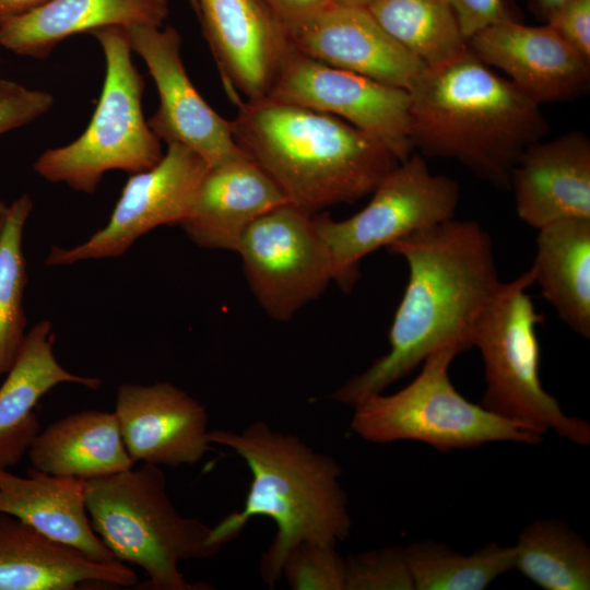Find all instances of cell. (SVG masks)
I'll return each instance as SVG.
<instances>
[{
	"instance_id": "3957f363",
	"label": "cell",
	"mask_w": 590,
	"mask_h": 590,
	"mask_svg": "<svg viewBox=\"0 0 590 590\" xmlns=\"http://www.w3.org/2000/svg\"><path fill=\"white\" fill-rule=\"evenodd\" d=\"M408 92L413 150L456 160L497 188L509 189L523 151L550 131L541 105L468 47L425 67Z\"/></svg>"
},
{
	"instance_id": "4dcf8cb0",
	"label": "cell",
	"mask_w": 590,
	"mask_h": 590,
	"mask_svg": "<svg viewBox=\"0 0 590 590\" xmlns=\"http://www.w3.org/2000/svg\"><path fill=\"white\" fill-rule=\"evenodd\" d=\"M345 590H414L404 548L388 546L345 558Z\"/></svg>"
},
{
	"instance_id": "ffe728a7",
	"label": "cell",
	"mask_w": 590,
	"mask_h": 590,
	"mask_svg": "<svg viewBox=\"0 0 590 590\" xmlns=\"http://www.w3.org/2000/svg\"><path fill=\"white\" fill-rule=\"evenodd\" d=\"M287 202L272 178L243 155L209 167L180 226L200 247L236 252L255 221Z\"/></svg>"
},
{
	"instance_id": "d6986e66",
	"label": "cell",
	"mask_w": 590,
	"mask_h": 590,
	"mask_svg": "<svg viewBox=\"0 0 590 590\" xmlns=\"http://www.w3.org/2000/svg\"><path fill=\"white\" fill-rule=\"evenodd\" d=\"M122 562H98L24 521L0 512V590H73L84 585L135 586Z\"/></svg>"
},
{
	"instance_id": "ac0fdd59",
	"label": "cell",
	"mask_w": 590,
	"mask_h": 590,
	"mask_svg": "<svg viewBox=\"0 0 590 590\" xmlns=\"http://www.w3.org/2000/svg\"><path fill=\"white\" fill-rule=\"evenodd\" d=\"M518 216L541 227L571 217L590 219V140L570 131L529 145L510 174Z\"/></svg>"
},
{
	"instance_id": "7402d4cb",
	"label": "cell",
	"mask_w": 590,
	"mask_h": 590,
	"mask_svg": "<svg viewBox=\"0 0 590 590\" xmlns=\"http://www.w3.org/2000/svg\"><path fill=\"white\" fill-rule=\"evenodd\" d=\"M168 0H48L0 24V46L16 55L47 58L66 38L133 24L162 26Z\"/></svg>"
},
{
	"instance_id": "52a82bcc",
	"label": "cell",
	"mask_w": 590,
	"mask_h": 590,
	"mask_svg": "<svg viewBox=\"0 0 590 590\" xmlns=\"http://www.w3.org/2000/svg\"><path fill=\"white\" fill-rule=\"evenodd\" d=\"M531 285L530 270L503 282L476 326L473 347L481 352L486 381L481 405L541 436L553 429L562 438L588 446L589 423L565 414L542 386L536 327L544 316L527 293Z\"/></svg>"
},
{
	"instance_id": "d590c367",
	"label": "cell",
	"mask_w": 590,
	"mask_h": 590,
	"mask_svg": "<svg viewBox=\"0 0 590 590\" xmlns=\"http://www.w3.org/2000/svg\"><path fill=\"white\" fill-rule=\"evenodd\" d=\"M48 0H0V24L36 9Z\"/></svg>"
},
{
	"instance_id": "9a60e30c",
	"label": "cell",
	"mask_w": 590,
	"mask_h": 590,
	"mask_svg": "<svg viewBox=\"0 0 590 590\" xmlns=\"http://www.w3.org/2000/svg\"><path fill=\"white\" fill-rule=\"evenodd\" d=\"M468 48L539 105L576 99L589 86L590 60L547 24L508 19L473 35Z\"/></svg>"
},
{
	"instance_id": "83f0119b",
	"label": "cell",
	"mask_w": 590,
	"mask_h": 590,
	"mask_svg": "<svg viewBox=\"0 0 590 590\" xmlns=\"http://www.w3.org/2000/svg\"><path fill=\"white\" fill-rule=\"evenodd\" d=\"M404 553L414 590H483L515 566V547L494 542L470 555L433 541L412 543Z\"/></svg>"
},
{
	"instance_id": "9c48e42d",
	"label": "cell",
	"mask_w": 590,
	"mask_h": 590,
	"mask_svg": "<svg viewBox=\"0 0 590 590\" xmlns=\"http://www.w3.org/2000/svg\"><path fill=\"white\" fill-rule=\"evenodd\" d=\"M369 202L344 220L315 214L333 266L334 282L350 291L364 257L412 233L455 217L459 186L433 174L421 154H411L390 170Z\"/></svg>"
},
{
	"instance_id": "4316f807",
	"label": "cell",
	"mask_w": 590,
	"mask_h": 590,
	"mask_svg": "<svg viewBox=\"0 0 590 590\" xmlns=\"http://www.w3.org/2000/svg\"><path fill=\"white\" fill-rule=\"evenodd\" d=\"M367 10L426 67L446 62L468 47L448 0H377Z\"/></svg>"
},
{
	"instance_id": "7a4b0ae2",
	"label": "cell",
	"mask_w": 590,
	"mask_h": 590,
	"mask_svg": "<svg viewBox=\"0 0 590 590\" xmlns=\"http://www.w3.org/2000/svg\"><path fill=\"white\" fill-rule=\"evenodd\" d=\"M208 438L211 444L231 448L251 475L241 509L211 527L209 544L221 550L250 519H272L276 531L259 566L269 588L282 579V565L293 547L302 543L337 545L350 536L352 518L340 482L342 469L331 456L261 420L241 432L210 430Z\"/></svg>"
},
{
	"instance_id": "603a6c76",
	"label": "cell",
	"mask_w": 590,
	"mask_h": 590,
	"mask_svg": "<svg viewBox=\"0 0 590 590\" xmlns=\"http://www.w3.org/2000/svg\"><path fill=\"white\" fill-rule=\"evenodd\" d=\"M0 512L98 562H116L94 531L85 504V480L30 468L20 476L0 469Z\"/></svg>"
},
{
	"instance_id": "e575fe53",
	"label": "cell",
	"mask_w": 590,
	"mask_h": 590,
	"mask_svg": "<svg viewBox=\"0 0 590 590\" xmlns=\"http://www.w3.org/2000/svg\"><path fill=\"white\" fill-rule=\"evenodd\" d=\"M281 21L287 35L320 14L330 0H261Z\"/></svg>"
},
{
	"instance_id": "8992f818",
	"label": "cell",
	"mask_w": 590,
	"mask_h": 590,
	"mask_svg": "<svg viewBox=\"0 0 590 590\" xmlns=\"http://www.w3.org/2000/svg\"><path fill=\"white\" fill-rule=\"evenodd\" d=\"M90 34L106 62L94 114L76 140L46 150L34 163V170L45 180L85 193H93L107 172L139 173L164 154L142 113L144 82L132 62L126 28L109 26Z\"/></svg>"
},
{
	"instance_id": "d6a6232c",
	"label": "cell",
	"mask_w": 590,
	"mask_h": 590,
	"mask_svg": "<svg viewBox=\"0 0 590 590\" xmlns=\"http://www.w3.org/2000/svg\"><path fill=\"white\" fill-rule=\"evenodd\" d=\"M546 19L547 25L590 60V0H566Z\"/></svg>"
},
{
	"instance_id": "1f68e13d",
	"label": "cell",
	"mask_w": 590,
	"mask_h": 590,
	"mask_svg": "<svg viewBox=\"0 0 590 590\" xmlns=\"http://www.w3.org/2000/svg\"><path fill=\"white\" fill-rule=\"evenodd\" d=\"M52 105L50 93L0 79V135L39 118Z\"/></svg>"
},
{
	"instance_id": "7c38bea8",
	"label": "cell",
	"mask_w": 590,
	"mask_h": 590,
	"mask_svg": "<svg viewBox=\"0 0 590 590\" xmlns=\"http://www.w3.org/2000/svg\"><path fill=\"white\" fill-rule=\"evenodd\" d=\"M266 98L338 117L379 140L400 162L412 154L406 90L330 67L293 49Z\"/></svg>"
},
{
	"instance_id": "5bb4252c",
	"label": "cell",
	"mask_w": 590,
	"mask_h": 590,
	"mask_svg": "<svg viewBox=\"0 0 590 590\" xmlns=\"http://www.w3.org/2000/svg\"><path fill=\"white\" fill-rule=\"evenodd\" d=\"M192 9L234 104L268 97L294 49L275 14L261 0H193Z\"/></svg>"
},
{
	"instance_id": "ab89813d",
	"label": "cell",
	"mask_w": 590,
	"mask_h": 590,
	"mask_svg": "<svg viewBox=\"0 0 590 590\" xmlns=\"http://www.w3.org/2000/svg\"><path fill=\"white\" fill-rule=\"evenodd\" d=\"M191 7L193 8V0H189Z\"/></svg>"
},
{
	"instance_id": "f35d334b",
	"label": "cell",
	"mask_w": 590,
	"mask_h": 590,
	"mask_svg": "<svg viewBox=\"0 0 590 590\" xmlns=\"http://www.w3.org/2000/svg\"><path fill=\"white\" fill-rule=\"evenodd\" d=\"M8 210L9 205H7L3 201L0 200V235L7 220Z\"/></svg>"
},
{
	"instance_id": "6da1fadb",
	"label": "cell",
	"mask_w": 590,
	"mask_h": 590,
	"mask_svg": "<svg viewBox=\"0 0 590 590\" xmlns=\"http://www.w3.org/2000/svg\"><path fill=\"white\" fill-rule=\"evenodd\" d=\"M387 249L405 260L408 283L389 330V351L331 396L351 406L441 347H473L476 326L503 283L491 235L475 221L452 217Z\"/></svg>"
},
{
	"instance_id": "ba28073f",
	"label": "cell",
	"mask_w": 590,
	"mask_h": 590,
	"mask_svg": "<svg viewBox=\"0 0 590 590\" xmlns=\"http://www.w3.org/2000/svg\"><path fill=\"white\" fill-rule=\"evenodd\" d=\"M460 353L456 346L441 347L424 359L418 376L401 390L359 400L353 406L352 430L371 442L416 440L444 452L493 441L541 442V435L457 391L449 367Z\"/></svg>"
},
{
	"instance_id": "836d02e7",
	"label": "cell",
	"mask_w": 590,
	"mask_h": 590,
	"mask_svg": "<svg viewBox=\"0 0 590 590\" xmlns=\"http://www.w3.org/2000/svg\"><path fill=\"white\" fill-rule=\"evenodd\" d=\"M464 38L510 19L503 0H448Z\"/></svg>"
},
{
	"instance_id": "f1b7e54d",
	"label": "cell",
	"mask_w": 590,
	"mask_h": 590,
	"mask_svg": "<svg viewBox=\"0 0 590 590\" xmlns=\"http://www.w3.org/2000/svg\"><path fill=\"white\" fill-rule=\"evenodd\" d=\"M33 202L24 193L9 205L0 235V375L12 366L25 337L26 266L23 233Z\"/></svg>"
},
{
	"instance_id": "cb8c5ba5",
	"label": "cell",
	"mask_w": 590,
	"mask_h": 590,
	"mask_svg": "<svg viewBox=\"0 0 590 590\" xmlns=\"http://www.w3.org/2000/svg\"><path fill=\"white\" fill-rule=\"evenodd\" d=\"M27 456L39 471L81 480L126 471L134 464L115 412L99 410L55 421L38 432Z\"/></svg>"
},
{
	"instance_id": "44dd1931",
	"label": "cell",
	"mask_w": 590,
	"mask_h": 590,
	"mask_svg": "<svg viewBox=\"0 0 590 590\" xmlns=\"http://www.w3.org/2000/svg\"><path fill=\"white\" fill-rule=\"evenodd\" d=\"M48 320L37 322L24 337L20 351L0 386V469L15 467L27 455L40 430L34 408L54 387L78 384L97 389L101 380L72 374L57 361Z\"/></svg>"
},
{
	"instance_id": "d4e9b609",
	"label": "cell",
	"mask_w": 590,
	"mask_h": 590,
	"mask_svg": "<svg viewBox=\"0 0 590 590\" xmlns=\"http://www.w3.org/2000/svg\"><path fill=\"white\" fill-rule=\"evenodd\" d=\"M538 231L533 284L573 331L589 339L590 219H563Z\"/></svg>"
},
{
	"instance_id": "4fadbf2b",
	"label": "cell",
	"mask_w": 590,
	"mask_h": 590,
	"mask_svg": "<svg viewBox=\"0 0 590 590\" xmlns=\"http://www.w3.org/2000/svg\"><path fill=\"white\" fill-rule=\"evenodd\" d=\"M126 28L131 50L146 64L160 105L148 125L166 144L179 143L215 166L247 155L236 143L231 120L220 116L200 95L181 58V37L173 26L133 24Z\"/></svg>"
},
{
	"instance_id": "277c9868",
	"label": "cell",
	"mask_w": 590,
	"mask_h": 590,
	"mask_svg": "<svg viewBox=\"0 0 590 590\" xmlns=\"http://www.w3.org/2000/svg\"><path fill=\"white\" fill-rule=\"evenodd\" d=\"M231 120L238 146L290 203L312 213L370 194L400 161L332 115L271 98L243 102Z\"/></svg>"
},
{
	"instance_id": "e0dca14e",
	"label": "cell",
	"mask_w": 590,
	"mask_h": 590,
	"mask_svg": "<svg viewBox=\"0 0 590 590\" xmlns=\"http://www.w3.org/2000/svg\"><path fill=\"white\" fill-rule=\"evenodd\" d=\"M288 38L296 51L311 59L406 91L426 67L366 8L330 4Z\"/></svg>"
},
{
	"instance_id": "8d00e7d4",
	"label": "cell",
	"mask_w": 590,
	"mask_h": 590,
	"mask_svg": "<svg viewBox=\"0 0 590 590\" xmlns=\"http://www.w3.org/2000/svg\"><path fill=\"white\" fill-rule=\"evenodd\" d=\"M377 0H330L332 4L344 7L368 8Z\"/></svg>"
},
{
	"instance_id": "74e56055",
	"label": "cell",
	"mask_w": 590,
	"mask_h": 590,
	"mask_svg": "<svg viewBox=\"0 0 590 590\" xmlns=\"http://www.w3.org/2000/svg\"><path fill=\"white\" fill-rule=\"evenodd\" d=\"M543 14L547 16L553 10L560 5L566 0H536Z\"/></svg>"
},
{
	"instance_id": "f546056e",
	"label": "cell",
	"mask_w": 590,
	"mask_h": 590,
	"mask_svg": "<svg viewBox=\"0 0 590 590\" xmlns=\"http://www.w3.org/2000/svg\"><path fill=\"white\" fill-rule=\"evenodd\" d=\"M335 546L298 544L286 555L281 576L293 590H345V558Z\"/></svg>"
},
{
	"instance_id": "484cf974",
	"label": "cell",
	"mask_w": 590,
	"mask_h": 590,
	"mask_svg": "<svg viewBox=\"0 0 590 590\" xmlns=\"http://www.w3.org/2000/svg\"><path fill=\"white\" fill-rule=\"evenodd\" d=\"M515 547V566L546 590L590 589V547L568 524L539 520L527 526Z\"/></svg>"
},
{
	"instance_id": "2e32d148",
	"label": "cell",
	"mask_w": 590,
	"mask_h": 590,
	"mask_svg": "<svg viewBox=\"0 0 590 590\" xmlns=\"http://www.w3.org/2000/svg\"><path fill=\"white\" fill-rule=\"evenodd\" d=\"M114 412L134 463L194 464L212 445L206 410L170 382L120 385Z\"/></svg>"
},
{
	"instance_id": "5b68a950",
	"label": "cell",
	"mask_w": 590,
	"mask_h": 590,
	"mask_svg": "<svg viewBox=\"0 0 590 590\" xmlns=\"http://www.w3.org/2000/svg\"><path fill=\"white\" fill-rule=\"evenodd\" d=\"M91 524L116 559L139 566L152 590H206L188 581L179 563L209 558L220 550L209 544L211 527L178 512L158 465L142 463L114 474L85 480Z\"/></svg>"
},
{
	"instance_id": "30bf717a",
	"label": "cell",
	"mask_w": 590,
	"mask_h": 590,
	"mask_svg": "<svg viewBox=\"0 0 590 590\" xmlns=\"http://www.w3.org/2000/svg\"><path fill=\"white\" fill-rule=\"evenodd\" d=\"M315 214L284 203L255 221L236 251L255 297L274 320H290L334 281Z\"/></svg>"
},
{
	"instance_id": "8fae6325",
	"label": "cell",
	"mask_w": 590,
	"mask_h": 590,
	"mask_svg": "<svg viewBox=\"0 0 590 590\" xmlns=\"http://www.w3.org/2000/svg\"><path fill=\"white\" fill-rule=\"evenodd\" d=\"M209 165L179 143L152 167L131 174L107 224L88 239L70 248L52 246L50 267L123 255L141 236L162 225H180L189 215Z\"/></svg>"
}]
</instances>
